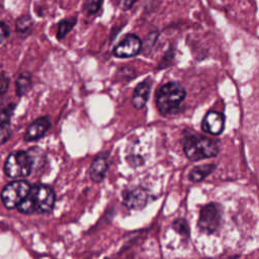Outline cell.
I'll list each match as a JSON object with an SVG mask.
<instances>
[{"label": "cell", "instance_id": "17", "mask_svg": "<svg viewBox=\"0 0 259 259\" xmlns=\"http://www.w3.org/2000/svg\"><path fill=\"white\" fill-rule=\"evenodd\" d=\"M172 227L173 229L178 233L180 234L181 236H184V237H188L189 236V233H190V229H189V226L186 222L185 219L183 218H179V219H176L173 224H172Z\"/></svg>", "mask_w": 259, "mask_h": 259}, {"label": "cell", "instance_id": "9", "mask_svg": "<svg viewBox=\"0 0 259 259\" xmlns=\"http://www.w3.org/2000/svg\"><path fill=\"white\" fill-rule=\"evenodd\" d=\"M225 127V116L219 111H208L201 122V128L203 132L212 136H219L223 133Z\"/></svg>", "mask_w": 259, "mask_h": 259}, {"label": "cell", "instance_id": "10", "mask_svg": "<svg viewBox=\"0 0 259 259\" xmlns=\"http://www.w3.org/2000/svg\"><path fill=\"white\" fill-rule=\"evenodd\" d=\"M51 126V121L48 116H41L35 119L26 130L24 140L27 142L36 141L45 136Z\"/></svg>", "mask_w": 259, "mask_h": 259}, {"label": "cell", "instance_id": "5", "mask_svg": "<svg viewBox=\"0 0 259 259\" xmlns=\"http://www.w3.org/2000/svg\"><path fill=\"white\" fill-rule=\"evenodd\" d=\"M30 187V184L25 180H15L4 186L0 196L5 207L9 209L17 207L27 195Z\"/></svg>", "mask_w": 259, "mask_h": 259}, {"label": "cell", "instance_id": "2", "mask_svg": "<svg viewBox=\"0 0 259 259\" xmlns=\"http://www.w3.org/2000/svg\"><path fill=\"white\" fill-rule=\"evenodd\" d=\"M183 151L186 157L191 161H199L215 157L220 152V144L200 135H190L183 139Z\"/></svg>", "mask_w": 259, "mask_h": 259}, {"label": "cell", "instance_id": "19", "mask_svg": "<svg viewBox=\"0 0 259 259\" xmlns=\"http://www.w3.org/2000/svg\"><path fill=\"white\" fill-rule=\"evenodd\" d=\"M103 0H85L84 1V10L89 14H94L101 8Z\"/></svg>", "mask_w": 259, "mask_h": 259}, {"label": "cell", "instance_id": "18", "mask_svg": "<svg viewBox=\"0 0 259 259\" xmlns=\"http://www.w3.org/2000/svg\"><path fill=\"white\" fill-rule=\"evenodd\" d=\"M11 134H12V130H11L9 120L2 119L0 121V145H3L4 143H6L11 137Z\"/></svg>", "mask_w": 259, "mask_h": 259}, {"label": "cell", "instance_id": "3", "mask_svg": "<svg viewBox=\"0 0 259 259\" xmlns=\"http://www.w3.org/2000/svg\"><path fill=\"white\" fill-rule=\"evenodd\" d=\"M186 96L185 89L178 82H169L161 86L156 92V104L161 114L176 112Z\"/></svg>", "mask_w": 259, "mask_h": 259}, {"label": "cell", "instance_id": "4", "mask_svg": "<svg viewBox=\"0 0 259 259\" xmlns=\"http://www.w3.org/2000/svg\"><path fill=\"white\" fill-rule=\"evenodd\" d=\"M33 167L32 156L25 151L12 152L6 159L3 170L11 178H23L31 173Z\"/></svg>", "mask_w": 259, "mask_h": 259}, {"label": "cell", "instance_id": "22", "mask_svg": "<svg viewBox=\"0 0 259 259\" xmlns=\"http://www.w3.org/2000/svg\"><path fill=\"white\" fill-rule=\"evenodd\" d=\"M136 1L137 0H121L120 1V6L122 7V9L126 10V9H130Z\"/></svg>", "mask_w": 259, "mask_h": 259}, {"label": "cell", "instance_id": "13", "mask_svg": "<svg viewBox=\"0 0 259 259\" xmlns=\"http://www.w3.org/2000/svg\"><path fill=\"white\" fill-rule=\"evenodd\" d=\"M214 169H215V165L210 163L195 166L190 170L188 174V178L192 182H199L203 180L206 176H208Z\"/></svg>", "mask_w": 259, "mask_h": 259}, {"label": "cell", "instance_id": "15", "mask_svg": "<svg viewBox=\"0 0 259 259\" xmlns=\"http://www.w3.org/2000/svg\"><path fill=\"white\" fill-rule=\"evenodd\" d=\"M16 31L20 34H26L32 27V20L28 15H21L16 19L15 22Z\"/></svg>", "mask_w": 259, "mask_h": 259}, {"label": "cell", "instance_id": "21", "mask_svg": "<svg viewBox=\"0 0 259 259\" xmlns=\"http://www.w3.org/2000/svg\"><path fill=\"white\" fill-rule=\"evenodd\" d=\"M10 34V29L4 21H0V44H2Z\"/></svg>", "mask_w": 259, "mask_h": 259}, {"label": "cell", "instance_id": "12", "mask_svg": "<svg viewBox=\"0 0 259 259\" xmlns=\"http://www.w3.org/2000/svg\"><path fill=\"white\" fill-rule=\"evenodd\" d=\"M108 169V160L107 156L104 154L96 157L90 165L89 176L94 182H101L106 175Z\"/></svg>", "mask_w": 259, "mask_h": 259}, {"label": "cell", "instance_id": "6", "mask_svg": "<svg viewBox=\"0 0 259 259\" xmlns=\"http://www.w3.org/2000/svg\"><path fill=\"white\" fill-rule=\"evenodd\" d=\"M222 210L217 203H208L204 205L199 212L198 229L201 233L206 235L214 234L221 225Z\"/></svg>", "mask_w": 259, "mask_h": 259}, {"label": "cell", "instance_id": "16", "mask_svg": "<svg viewBox=\"0 0 259 259\" xmlns=\"http://www.w3.org/2000/svg\"><path fill=\"white\" fill-rule=\"evenodd\" d=\"M76 23V18H70V19H64L59 23V28L57 32V37L59 39L64 38L68 32L73 28V26Z\"/></svg>", "mask_w": 259, "mask_h": 259}, {"label": "cell", "instance_id": "7", "mask_svg": "<svg viewBox=\"0 0 259 259\" xmlns=\"http://www.w3.org/2000/svg\"><path fill=\"white\" fill-rule=\"evenodd\" d=\"M142 41L135 34L125 35L121 41L113 49V55L117 58H131L140 53Z\"/></svg>", "mask_w": 259, "mask_h": 259}, {"label": "cell", "instance_id": "8", "mask_svg": "<svg viewBox=\"0 0 259 259\" xmlns=\"http://www.w3.org/2000/svg\"><path fill=\"white\" fill-rule=\"evenodd\" d=\"M149 195L146 189L136 187L123 194V204L130 209H143L149 201Z\"/></svg>", "mask_w": 259, "mask_h": 259}, {"label": "cell", "instance_id": "11", "mask_svg": "<svg viewBox=\"0 0 259 259\" xmlns=\"http://www.w3.org/2000/svg\"><path fill=\"white\" fill-rule=\"evenodd\" d=\"M152 82L150 79L144 80L140 84H138L134 90L133 97H132V104L137 109H142L145 107L151 91Z\"/></svg>", "mask_w": 259, "mask_h": 259}, {"label": "cell", "instance_id": "20", "mask_svg": "<svg viewBox=\"0 0 259 259\" xmlns=\"http://www.w3.org/2000/svg\"><path fill=\"white\" fill-rule=\"evenodd\" d=\"M9 78L6 76L4 72L0 73V95L4 94L7 91V88L9 86Z\"/></svg>", "mask_w": 259, "mask_h": 259}, {"label": "cell", "instance_id": "1", "mask_svg": "<svg viewBox=\"0 0 259 259\" xmlns=\"http://www.w3.org/2000/svg\"><path fill=\"white\" fill-rule=\"evenodd\" d=\"M56 201L54 190L44 184H37L30 187L27 195L17 205L18 211L22 213H46L50 212Z\"/></svg>", "mask_w": 259, "mask_h": 259}, {"label": "cell", "instance_id": "14", "mask_svg": "<svg viewBox=\"0 0 259 259\" xmlns=\"http://www.w3.org/2000/svg\"><path fill=\"white\" fill-rule=\"evenodd\" d=\"M31 84H32V82H31L30 74L27 72L21 73L15 82V88H16L15 91H16L17 96L21 97L24 94H26L29 91V89L31 88Z\"/></svg>", "mask_w": 259, "mask_h": 259}]
</instances>
